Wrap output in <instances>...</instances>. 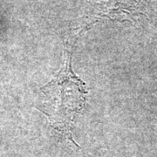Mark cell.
<instances>
[{"label":"cell","mask_w":157,"mask_h":157,"mask_svg":"<svg viewBox=\"0 0 157 157\" xmlns=\"http://www.w3.org/2000/svg\"><path fill=\"white\" fill-rule=\"evenodd\" d=\"M85 84L73 74L71 68V52L65 58L64 65L57 77L42 88L46 104L52 106V113L47 115L52 124L62 135L74 142L72 128L75 114L80 112L85 103Z\"/></svg>","instance_id":"6da1fadb"}]
</instances>
